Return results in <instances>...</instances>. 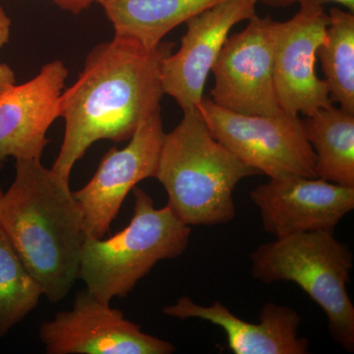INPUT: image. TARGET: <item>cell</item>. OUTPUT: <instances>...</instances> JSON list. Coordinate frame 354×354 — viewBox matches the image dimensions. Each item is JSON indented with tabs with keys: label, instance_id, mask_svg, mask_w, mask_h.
<instances>
[{
	"label": "cell",
	"instance_id": "1",
	"mask_svg": "<svg viewBox=\"0 0 354 354\" xmlns=\"http://www.w3.org/2000/svg\"><path fill=\"white\" fill-rule=\"evenodd\" d=\"M174 48L169 41L146 48L114 35L90 51L75 83L59 97L64 136L51 171L69 180L93 144L128 141L142 121L160 111L162 62Z\"/></svg>",
	"mask_w": 354,
	"mask_h": 354
},
{
	"label": "cell",
	"instance_id": "2",
	"mask_svg": "<svg viewBox=\"0 0 354 354\" xmlns=\"http://www.w3.org/2000/svg\"><path fill=\"white\" fill-rule=\"evenodd\" d=\"M13 183L0 197V227L16 252L55 304L78 279L86 239L83 216L69 180L41 164L16 160Z\"/></svg>",
	"mask_w": 354,
	"mask_h": 354
},
{
	"label": "cell",
	"instance_id": "3",
	"mask_svg": "<svg viewBox=\"0 0 354 354\" xmlns=\"http://www.w3.org/2000/svg\"><path fill=\"white\" fill-rule=\"evenodd\" d=\"M259 172L244 164L209 132L197 109L183 111L165 133L155 178L164 186L167 206L185 225H227L235 218L237 184Z\"/></svg>",
	"mask_w": 354,
	"mask_h": 354
},
{
	"label": "cell",
	"instance_id": "4",
	"mask_svg": "<svg viewBox=\"0 0 354 354\" xmlns=\"http://www.w3.org/2000/svg\"><path fill=\"white\" fill-rule=\"evenodd\" d=\"M129 225L109 239L86 237L78 279L95 297L111 304L127 297L158 262L176 259L189 244L191 227L169 206L156 208L153 198L135 187Z\"/></svg>",
	"mask_w": 354,
	"mask_h": 354
},
{
	"label": "cell",
	"instance_id": "5",
	"mask_svg": "<svg viewBox=\"0 0 354 354\" xmlns=\"http://www.w3.org/2000/svg\"><path fill=\"white\" fill-rule=\"evenodd\" d=\"M252 276L270 283L290 281L322 308L333 339L354 351V306L346 286L353 254L332 230L301 232L262 244L250 255Z\"/></svg>",
	"mask_w": 354,
	"mask_h": 354
},
{
	"label": "cell",
	"instance_id": "6",
	"mask_svg": "<svg viewBox=\"0 0 354 354\" xmlns=\"http://www.w3.org/2000/svg\"><path fill=\"white\" fill-rule=\"evenodd\" d=\"M196 109L215 139L260 174L317 177L315 153L299 114L237 113L205 97Z\"/></svg>",
	"mask_w": 354,
	"mask_h": 354
},
{
	"label": "cell",
	"instance_id": "7",
	"mask_svg": "<svg viewBox=\"0 0 354 354\" xmlns=\"http://www.w3.org/2000/svg\"><path fill=\"white\" fill-rule=\"evenodd\" d=\"M297 3L299 9L290 20L272 19L270 24L274 86L281 109L309 116L334 104L315 70L317 50L325 41L330 17L317 0H298Z\"/></svg>",
	"mask_w": 354,
	"mask_h": 354
},
{
	"label": "cell",
	"instance_id": "8",
	"mask_svg": "<svg viewBox=\"0 0 354 354\" xmlns=\"http://www.w3.org/2000/svg\"><path fill=\"white\" fill-rule=\"evenodd\" d=\"M160 111L137 128L124 148H111L91 180L73 193L83 216L86 237L102 239L137 184L155 178L165 137Z\"/></svg>",
	"mask_w": 354,
	"mask_h": 354
},
{
	"label": "cell",
	"instance_id": "9",
	"mask_svg": "<svg viewBox=\"0 0 354 354\" xmlns=\"http://www.w3.org/2000/svg\"><path fill=\"white\" fill-rule=\"evenodd\" d=\"M39 339L48 354H171V342L142 332L120 310L87 288L73 306L41 324Z\"/></svg>",
	"mask_w": 354,
	"mask_h": 354
},
{
	"label": "cell",
	"instance_id": "10",
	"mask_svg": "<svg viewBox=\"0 0 354 354\" xmlns=\"http://www.w3.org/2000/svg\"><path fill=\"white\" fill-rule=\"evenodd\" d=\"M271 18L257 14L227 38L212 72V101L241 114L274 115L281 111L274 79Z\"/></svg>",
	"mask_w": 354,
	"mask_h": 354
},
{
	"label": "cell",
	"instance_id": "11",
	"mask_svg": "<svg viewBox=\"0 0 354 354\" xmlns=\"http://www.w3.org/2000/svg\"><path fill=\"white\" fill-rule=\"evenodd\" d=\"M263 230L274 239L332 230L354 209V187L318 177L270 178L250 192Z\"/></svg>",
	"mask_w": 354,
	"mask_h": 354
},
{
	"label": "cell",
	"instance_id": "12",
	"mask_svg": "<svg viewBox=\"0 0 354 354\" xmlns=\"http://www.w3.org/2000/svg\"><path fill=\"white\" fill-rule=\"evenodd\" d=\"M257 3L258 0H225L186 22L180 48L167 55L162 65L165 94L174 97L183 111L197 108L230 30L257 14Z\"/></svg>",
	"mask_w": 354,
	"mask_h": 354
},
{
	"label": "cell",
	"instance_id": "13",
	"mask_svg": "<svg viewBox=\"0 0 354 354\" xmlns=\"http://www.w3.org/2000/svg\"><path fill=\"white\" fill-rule=\"evenodd\" d=\"M68 69L55 60L31 80L0 94V165L8 158H41L50 143L46 133L59 118V97Z\"/></svg>",
	"mask_w": 354,
	"mask_h": 354
},
{
	"label": "cell",
	"instance_id": "14",
	"mask_svg": "<svg viewBox=\"0 0 354 354\" xmlns=\"http://www.w3.org/2000/svg\"><path fill=\"white\" fill-rule=\"evenodd\" d=\"M172 318L199 319L218 326L227 335V346L234 354H306L309 342L298 335L301 316L297 310L268 302L261 310L258 324L246 322L215 301L202 306L190 297L179 298L164 309Z\"/></svg>",
	"mask_w": 354,
	"mask_h": 354
},
{
	"label": "cell",
	"instance_id": "15",
	"mask_svg": "<svg viewBox=\"0 0 354 354\" xmlns=\"http://www.w3.org/2000/svg\"><path fill=\"white\" fill-rule=\"evenodd\" d=\"M225 0H99L114 35L155 48L174 28Z\"/></svg>",
	"mask_w": 354,
	"mask_h": 354
},
{
	"label": "cell",
	"instance_id": "16",
	"mask_svg": "<svg viewBox=\"0 0 354 354\" xmlns=\"http://www.w3.org/2000/svg\"><path fill=\"white\" fill-rule=\"evenodd\" d=\"M304 121L315 153L317 177L354 187V114L332 104Z\"/></svg>",
	"mask_w": 354,
	"mask_h": 354
},
{
	"label": "cell",
	"instance_id": "17",
	"mask_svg": "<svg viewBox=\"0 0 354 354\" xmlns=\"http://www.w3.org/2000/svg\"><path fill=\"white\" fill-rule=\"evenodd\" d=\"M325 41L317 50L330 100L354 114V13L333 7Z\"/></svg>",
	"mask_w": 354,
	"mask_h": 354
},
{
	"label": "cell",
	"instance_id": "18",
	"mask_svg": "<svg viewBox=\"0 0 354 354\" xmlns=\"http://www.w3.org/2000/svg\"><path fill=\"white\" fill-rule=\"evenodd\" d=\"M44 292L0 227V337L38 306Z\"/></svg>",
	"mask_w": 354,
	"mask_h": 354
},
{
	"label": "cell",
	"instance_id": "19",
	"mask_svg": "<svg viewBox=\"0 0 354 354\" xmlns=\"http://www.w3.org/2000/svg\"><path fill=\"white\" fill-rule=\"evenodd\" d=\"M11 35V20L7 16L4 9L0 6V48H3ZM15 73L9 65L0 64V94L6 92L9 88L16 85Z\"/></svg>",
	"mask_w": 354,
	"mask_h": 354
},
{
	"label": "cell",
	"instance_id": "20",
	"mask_svg": "<svg viewBox=\"0 0 354 354\" xmlns=\"http://www.w3.org/2000/svg\"><path fill=\"white\" fill-rule=\"evenodd\" d=\"M53 1L62 10L78 15L90 8L93 4L97 3L99 0H53Z\"/></svg>",
	"mask_w": 354,
	"mask_h": 354
},
{
	"label": "cell",
	"instance_id": "21",
	"mask_svg": "<svg viewBox=\"0 0 354 354\" xmlns=\"http://www.w3.org/2000/svg\"><path fill=\"white\" fill-rule=\"evenodd\" d=\"M321 3H327V2H332V3H337L346 10L351 11L354 13V0H317ZM258 2L266 4L268 6L272 7H286L292 6V4L297 3L298 0H258Z\"/></svg>",
	"mask_w": 354,
	"mask_h": 354
},
{
	"label": "cell",
	"instance_id": "22",
	"mask_svg": "<svg viewBox=\"0 0 354 354\" xmlns=\"http://www.w3.org/2000/svg\"><path fill=\"white\" fill-rule=\"evenodd\" d=\"M2 193H3V192H2L1 190H0V197H1Z\"/></svg>",
	"mask_w": 354,
	"mask_h": 354
}]
</instances>
